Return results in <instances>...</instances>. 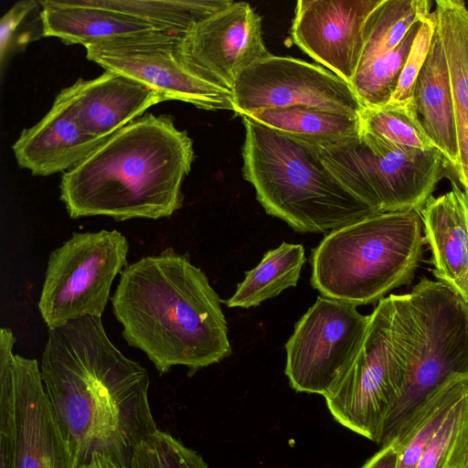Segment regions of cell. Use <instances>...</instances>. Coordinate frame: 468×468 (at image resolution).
I'll return each mask as SVG.
<instances>
[{"label": "cell", "instance_id": "obj_14", "mask_svg": "<svg viewBox=\"0 0 468 468\" xmlns=\"http://www.w3.org/2000/svg\"><path fill=\"white\" fill-rule=\"evenodd\" d=\"M381 0H299L291 35L294 44L347 83L364 48V27Z\"/></svg>", "mask_w": 468, "mask_h": 468}, {"label": "cell", "instance_id": "obj_4", "mask_svg": "<svg viewBox=\"0 0 468 468\" xmlns=\"http://www.w3.org/2000/svg\"><path fill=\"white\" fill-rule=\"evenodd\" d=\"M240 117L242 175L267 214L296 231L324 233L376 213L331 175L318 149Z\"/></svg>", "mask_w": 468, "mask_h": 468}, {"label": "cell", "instance_id": "obj_34", "mask_svg": "<svg viewBox=\"0 0 468 468\" xmlns=\"http://www.w3.org/2000/svg\"><path fill=\"white\" fill-rule=\"evenodd\" d=\"M398 455L394 442H390L382 446L361 468H396Z\"/></svg>", "mask_w": 468, "mask_h": 468}, {"label": "cell", "instance_id": "obj_30", "mask_svg": "<svg viewBox=\"0 0 468 468\" xmlns=\"http://www.w3.org/2000/svg\"><path fill=\"white\" fill-rule=\"evenodd\" d=\"M12 330L0 331V468H13L15 441V377Z\"/></svg>", "mask_w": 468, "mask_h": 468}, {"label": "cell", "instance_id": "obj_12", "mask_svg": "<svg viewBox=\"0 0 468 468\" xmlns=\"http://www.w3.org/2000/svg\"><path fill=\"white\" fill-rule=\"evenodd\" d=\"M239 116L304 106L358 117L363 107L351 85L325 68L270 54L245 69L231 90Z\"/></svg>", "mask_w": 468, "mask_h": 468}, {"label": "cell", "instance_id": "obj_31", "mask_svg": "<svg viewBox=\"0 0 468 468\" xmlns=\"http://www.w3.org/2000/svg\"><path fill=\"white\" fill-rule=\"evenodd\" d=\"M129 468H208L201 455L156 429L135 447Z\"/></svg>", "mask_w": 468, "mask_h": 468}, {"label": "cell", "instance_id": "obj_27", "mask_svg": "<svg viewBox=\"0 0 468 468\" xmlns=\"http://www.w3.org/2000/svg\"><path fill=\"white\" fill-rule=\"evenodd\" d=\"M420 23L412 27L395 49L356 71L350 85L363 109L382 107L390 101Z\"/></svg>", "mask_w": 468, "mask_h": 468}, {"label": "cell", "instance_id": "obj_1", "mask_svg": "<svg viewBox=\"0 0 468 468\" xmlns=\"http://www.w3.org/2000/svg\"><path fill=\"white\" fill-rule=\"evenodd\" d=\"M40 371L75 467L101 453L129 468L135 447L157 429L150 378L112 343L101 318L84 316L49 330Z\"/></svg>", "mask_w": 468, "mask_h": 468}, {"label": "cell", "instance_id": "obj_9", "mask_svg": "<svg viewBox=\"0 0 468 468\" xmlns=\"http://www.w3.org/2000/svg\"><path fill=\"white\" fill-rule=\"evenodd\" d=\"M128 250L121 232L101 229L74 232L51 251L37 303L48 330L84 316L101 318Z\"/></svg>", "mask_w": 468, "mask_h": 468}, {"label": "cell", "instance_id": "obj_32", "mask_svg": "<svg viewBox=\"0 0 468 468\" xmlns=\"http://www.w3.org/2000/svg\"><path fill=\"white\" fill-rule=\"evenodd\" d=\"M41 1L16 2L0 20V60L2 70L8 60L34 40L44 37Z\"/></svg>", "mask_w": 468, "mask_h": 468}, {"label": "cell", "instance_id": "obj_35", "mask_svg": "<svg viewBox=\"0 0 468 468\" xmlns=\"http://www.w3.org/2000/svg\"><path fill=\"white\" fill-rule=\"evenodd\" d=\"M80 468H126L124 466H122L121 464L117 463L116 462L112 461L109 457L101 454V453H94L89 463L83 467Z\"/></svg>", "mask_w": 468, "mask_h": 468}, {"label": "cell", "instance_id": "obj_6", "mask_svg": "<svg viewBox=\"0 0 468 468\" xmlns=\"http://www.w3.org/2000/svg\"><path fill=\"white\" fill-rule=\"evenodd\" d=\"M401 319L408 370L401 395L387 416L378 443H390L428 397L450 378L468 375V306L442 282L421 278L391 294Z\"/></svg>", "mask_w": 468, "mask_h": 468}, {"label": "cell", "instance_id": "obj_23", "mask_svg": "<svg viewBox=\"0 0 468 468\" xmlns=\"http://www.w3.org/2000/svg\"><path fill=\"white\" fill-rule=\"evenodd\" d=\"M468 391V375L450 378L431 393L400 429L394 442L396 468H415L455 402Z\"/></svg>", "mask_w": 468, "mask_h": 468}, {"label": "cell", "instance_id": "obj_5", "mask_svg": "<svg viewBox=\"0 0 468 468\" xmlns=\"http://www.w3.org/2000/svg\"><path fill=\"white\" fill-rule=\"evenodd\" d=\"M427 244L420 210L374 213L330 231L314 250L312 286L358 305L411 282Z\"/></svg>", "mask_w": 468, "mask_h": 468}, {"label": "cell", "instance_id": "obj_28", "mask_svg": "<svg viewBox=\"0 0 468 468\" xmlns=\"http://www.w3.org/2000/svg\"><path fill=\"white\" fill-rule=\"evenodd\" d=\"M361 132L391 144L421 151L437 149L426 133L416 112L413 99L404 104L363 109L359 115Z\"/></svg>", "mask_w": 468, "mask_h": 468}, {"label": "cell", "instance_id": "obj_2", "mask_svg": "<svg viewBox=\"0 0 468 468\" xmlns=\"http://www.w3.org/2000/svg\"><path fill=\"white\" fill-rule=\"evenodd\" d=\"M120 274L112 312L127 344L142 350L160 375L174 366L197 371L231 354L221 301L187 255L166 248Z\"/></svg>", "mask_w": 468, "mask_h": 468}, {"label": "cell", "instance_id": "obj_7", "mask_svg": "<svg viewBox=\"0 0 468 468\" xmlns=\"http://www.w3.org/2000/svg\"><path fill=\"white\" fill-rule=\"evenodd\" d=\"M318 154L331 175L376 213L420 210L450 167L438 149L399 146L365 132L319 148Z\"/></svg>", "mask_w": 468, "mask_h": 468}, {"label": "cell", "instance_id": "obj_20", "mask_svg": "<svg viewBox=\"0 0 468 468\" xmlns=\"http://www.w3.org/2000/svg\"><path fill=\"white\" fill-rule=\"evenodd\" d=\"M412 99L426 133L455 174L459 153L453 101L446 58L436 30Z\"/></svg>", "mask_w": 468, "mask_h": 468}, {"label": "cell", "instance_id": "obj_11", "mask_svg": "<svg viewBox=\"0 0 468 468\" xmlns=\"http://www.w3.org/2000/svg\"><path fill=\"white\" fill-rule=\"evenodd\" d=\"M181 33L154 30L85 46L86 57L105 70L141 81L166 101L206 111L234 112L232 92L194 74L179 52Z\"/></svg>", "mask_w": 468, "mask_h": 468}, {"label": "cell", "instance_id": "obj_13", "mask_svg": "<svg viewBox=\"0 0 468 468\" xmlns=\"http://www.w3.org/2000/svg\"><path fill=\"white\" fill-rule=\"evenodd\" d=\"M178 48L194 74L230 91L245 69L270 55L261 17L246 2H232L181 34Z\"/></svg>", "mask_w": 468, "mask_h": 468}, {"label": "cell", "instance_id": "obj_22", "mask_svg": "<svg viewBox=\"0 0 468 468\" xmlns=\"http://www.w3.org/2000/svg\"><path fill=\"white\" fill-rule=\"evenodd\" d=\"M244 116L315 149L346 142L361 133L359 116L312 107L265 109Z\"/></svg>", "mask_w": 468, "mask_h": 468}, {"label": "cell", "instance_id": "obj_24", "mask_svg": "<svg viewBox=\"0 0 468 468\" xmlns=\"http://www.w3.org/2000/svg\"><path fill=\"white\" fill-rule=\"evenodd\" d=\"M304 262V249L301 244L282 242L268 250L260 263L246 272L225 304L241 308L257 306L296 286Z\"/></svg>", "mask_w": 468, "mask_h": 468}, {"label": "cell", "instance_id": "obj_10", "mask_svg": "<svg viewBox=\"0 0 468 468\" xmlns=\"http://www.w3.org/2000/svg\"><path fill=\"white\" fill-rule=\"evenodd\" d=\"M369 319L354 304L319 296L285 344L292 388L325 397L355 361Z\"/></svg>", "mask_w": 468, "mask_h": 468}, {"label": "cell", "instance_id": "obj_16", "mask_svg": "<svg viewBox=\"0 0 468 468\" xmlns=\"http://www.w3.org/2000/svg\"><path fill=\"white\" fill-rule=\"evenodd\" d=\"M109 138L96 136L81 125L63 89L48 113L20 133L12 149L21 168L48 176L69 171Z\"/></svg>", "mask_w": 468, "mask_h": 468}, {"label": "cell", "instance_id": "obj_18", "mask_svg": "<svg viewBox=\"0 0 468 468\" xmlns=\"http://www.w3.org/2000/svg\"><path fill=\"white\" fill-rule=\"evenodd\" d=\"M451 182L452 189L431 197L420 213L433 275L468 306V192Z\"/></svg>", "mask_w": 468, "mask_h": 468}, {"label": "cell", "instance_id": "obj_33", "mask_svg": "<svg viewBox=\"0 0 468 468\" xmlns=\"http://www.w3.org/2000/svg\"><path fill=\"white\" fill-rule=\"evenodd\" d=\"M436 30L434 11L421 18L400 72L396 90L388 103L404 104L412 100L416 79L428 57Z\"/></svg>", "mask_w": 468, "mask_h": 468}, {"label": "cell", "instance_id": "obj_26", "mask_svg": "<svg viewBox=\"0 0 468 468\" xmlns=\"http://www.w3.org/2000/svg\"><path fill=\"white\" fill-rule=\"evenodd\" d=\"M162 29L186 33L207 17L227 7L231 0H89Z\"/></svg>", "mask_w": 468, "mask_h": 468}, {"label": "cell", "instance_id": "obj_17", "mask_svg": "<svg viewBox=\"0 0 468 468\" xmlns=\"http://www.w3.org/2000/svg\"><path fill=\"white\" fill-rule=\"evenodd\" d=\"M64 90L81 125L103 138L166 101L150 86L111 70L92 80L79 79Z\"/></svg>", "mask_w": 468, "mask_h": 468}, {"label": "cell", "instance_id": "obj_3", "mask_svg": "<svg viewBox=\"0 0 468 468\" xmlns=\"http://www.w3.org/2000/svg\"><path fill=\"white\" fill-rule=\"evenodd\" d=\"M194 157L192 139L172 116L148 112L63 173L59 198L71 218H169L183 205Z\"/></svg>", "mask_w": 468, "mask_h": 468}, {"label": "cell", "instance_id": "obj_15", "mask_svg": "<svg viewBox=\"0 0 468 468\" xmlns=\"http://www.w3.org/2000/svg\"><path fill=\"white\" fill-rule=\"evenodd\" d=\"M13 468H76L42 380L37 359L14 356Z\"/></svg>", "mask_w": 468, "mask_h": 468}, {"label": "cell", "instance_id": "obj_8", "mask_svg": "<svg viewBox=\"0 0 468 468\" xmlns=\"http://www.w3.org/2000/svg\"><path fill=\"white\" fill-rule=\"evenodd\" d=\"M369 316L355 361L324 398L340 424L378 443L385 420L406 381L408 351L391 294L382 298Z\"/></svg>", "mask_w": 468, "mask_h": 468}, {"label": "cell", "instance_id": "obj_21", "mask_svg": "<svg viewBox=\"0 0 468 468\" xmlns=\"http://www.w3.org/2000/svg\"><path fill=\"white\" fill-rule=\"evenodd\" d=\"M433 11L453 101L459 153L455 176L468 192V8L463 1L437 0Z\"/></svg>", "mask_w": 468, "mask_h": 468}, {"label": "cell", "instance_id": "obj_36", "mask_svg": "<svg viewBox=\"0 0 468 468\" xmlns=\"http://www.w3.org/2000/svg\"><path fill=\"white\" fill-rule=\"evenodd\" d=\"M465 468H468V463H467V464H466Z\"/></svg>", "mask_w": 468, "mask_h": 468}, {"label": "cell", "instance_id": "obj_29", "mask_svg": "<svg viewBox=\"0 0 468 468\" xmlns=\"http://www.w3.org/2000/svg\"><path fill=\"white\" fill-rule=\"evenodd\" d=\"M468 463V391L451 409L415 468H465Z\"/></svg>", "mask_w": 468, "mask_h": 468}, {"label": "cell", "instance_id": "obj_19", "mask_svg": "<svg viewBox=\"0 0 468 468\" xmlns=\"http://www.w3.org/2000/svg\"><path fill=\"white\" fill-rule=\"evenodd\" d=\"M41 5L44 37H57L66 45L85 47L101 40L165 30L134 16L94 5L89 0H41Z\"/></svg>", "mask_w": 468, "mask_h": 468}, {"label": "cell", "instance_id": "obj_25", "mask_svg": "<svg viewBox=\"0 0 468 468\" xmlns=\"http://www.w3.org/2000/svg\"><path fill=\"white\" fill-rule=\"evenodd\" d=\"M431 6L428 0H381L365 23L358 69L395 49L412 27L432 12Z\"/></svg>", "mask_w": 468, "mask_h": 468}]
</instances>
